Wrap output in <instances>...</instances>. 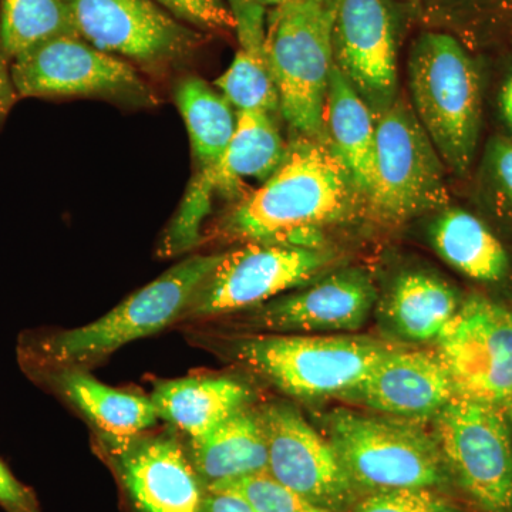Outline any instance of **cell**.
Returning a JSON list of instances; mask_svg holds the SVG:
<instances>
[{
  "label": "cell",
  "mask_w": 512,
  "mask_h": 512,
  "mask_svg": "<svg viewBox=\"0 0 512 512\" xmlns=\"http://www.w3.org/2000/svg\"><path fill=\"white\" fill-rule=\"evenodd\" d=\"M339 399L384 416L419 421L433 420L454 392L436 353L394 346Z\"/></svg>",
  "instance_id": "obj_17"
},
{
  "label": "cell",
  "mask_w": 512,
  "mask_h": 512,
  "mask_svg": "<svg viewBox=\"0 0 512 512\" xmlns=\"http://www.w3.org/2000/svg\"><path fill=\"white\" fill-rule=\"evenodd\" d=\"M185 25L202 33L235 32L227 0H154Z\"/></svg>",
  "instance_id": "obj_32"
},
{
  "label": "cell",
  "mask_w": 512,
  "mask_h": 512,
  "mask_svg": "<svg viewBox=\"0 0 512 512\" xmlns=\"http://www.w3.org/2000/svg\"><path fill=\"white\" fill-rule=\"evenodd\" d=\"M204 511L256 512L241 494L227 488H205Z\"/></svg>",
  "instance_id": "obj_34"
},
{
  "label": "cell",
  "mask_w": 512,
  "mask_h": 512,
  "mask_svg": "<svg viewBox=\"0 0 512 512\" xmlns=\"http://www.w3.org/2000/svg\"><path fill=\"white\" fill-rule=\"evenodd\" d=\"M175 103L190 134L197 170L221 160L237 127L234 107L200 77H187L175 87Z\"/></svg>",
  "instance_id": "obj_25"
},
{
  "label": "cell",
  "mask_w": 512,
  "mask_h": 512,
  "mask_svg": "<svg viewBox=\"0 0 512 512\" xmlns=\"http://www.w3.org/2000/svg\"><path fill=\"white\" fill-rule=\"evenodd\" d=\"M463 299L439 275L410 271L394 279L382 302L387 325L400 338L427 343L440 338Z\"/></svg>",
  "instance_id": "obj_22"
},
{
  "label": "cell",
  "mask_w": 512,
  "mask_h": 512,
  "mask_svg": "<svg viewBox=\"0 0 512 512\" xmlns=\"http://www.w3.org/2000/svg\"><path fill=\"white\" fill-rule=\"evenodd\" d=\"M437 254L467 278L481 284H501L511 272L503 242L480 218L461 208H443L431 225Z\"/></svg>",
  "instance_id": "obj_23"
},
{
  "label": "cell",
  "mask_w": 512,
  "mask_h": 512,
  "mask_svg": "<svg viewBox=\"0 0 512 512\" xmlns=\"http://www.w3.org/2000/svg\"><path fill=\"white\" fill-rule=\"evenodd\" d=\"M505 413H507L508 421H510V427H511V433H512V406L508 407V409L505 410Z\"/></svg>",
  "instance_id": "obj_39"
},
{
  "label": "cell",
  "mask_w": 512,
  "mask_h": 512,
  "mask_svg": "<svg viewBox=\"0 0 512 512\" xmlns=\"http://www.w3.org/2000/svg\"><path fill=\"white\" fill-rule=\"evenodd\" d=\"M392 348L363 336L264 333L238 340L234 353L289 396L319 400L349 392Z\"/></svg>",
  "instance_id": "obj_6"
},
{
  "label": "cell",
  "mask_w": 512,
  "mask_h": 512,
  "mask_svg": "<svg viewBox=\"0 0 512 512\" xmlns=\"http://www.w3.org/2000/svg\"><path fill=\"white\" fill-rule=\"evenodd\" d=\"M252 400L247 384L232 377H187L158 383L151 402L160 419L191 439L204 436Z\"/></svg>",
  "instance_id": "obj_20"
},
{
  "label": "cell",
  "mask_w": 512,
  "mask_h": 512,
  "mask_svg": "<svg viewBox=\"0 0 512 512\" xmlns=\"http://www.w3.org/2000/svg\"><path fill=\"white\" fill-rule=\"evenodd\" d=\"M59 386L64 396L116 443H126L157 423L151 399L114 389L76 367L63 369Z\"/></svg>",
  "instance_id": "obj_24"
},
{
  "label": "cell",
  "mask_w": 512,
  "mask_h": 512,
  "mask_svg": "<svg viewBox=\"0 0 512 512\" xmlns=\"http://www.w3.org/2000/svg\"><path fill=\"white\" fill-rule=\"evenodd\" d=\"M259 5L265 6V8H274V6L279 5V3L284 2V0H255Z\"/></svg>",
  "instance_id": "obj_37"
},
{
  "label": "cell",
  "mask_w": 512,
  "mask_h": 512,
  "mask_svg": "<svg viewBox=\"0 0 512 512\" xmlns=\"http://www.w3.org/2000/svg\"><path fill=\"white\" fill-rule=\"evenodd\" d=\"M19 99H100L128 109L160 103L138 69L76 35L33 47L10 62Z\"/></svg>",
  "instance_id": "obj_7"
},
{
  "label": "cell",
  "mask_w": 512,
  "mask_h": 512,
  "mask_svg": "<svg viewBox=\"0 0 512 512\" xmlns=\"http://www.w3.org/2000/svg\"><path fill=\"white\" fill-rule=\"evenodd\" d=\"M451 484L476 512H512V433L505 410L454 397L433 419Z\"/></svg>",
  "instance_id": "obj_9"
},
{
  "label": "cell",
  "mask_w": 512,
  "mask_h": 512,
  "mask_svg": "<svg viewBox=\"0 0 512 512\" xmlns=\"http://www.w3.org/2000/svg\"><path fill=\"white\" fill-rule=\"evenodd\" d=\"M205 488H227L235 491L241 494L256 512H330L279 483L268 471Z\"/></svg>",
  "instance_id": "obj_30"
},
{
  "label": "cell",
  "mask_w": 512,
  "mask_h": 512,
  "mask_svg": "<svg viewBox=\"0 0 512 512\" xmlns=\"http://www.w3.org/2000/svg\"><path fill=\"white\" fill-rule=\"evenodd\" d=\"M349 512H463L433 488H397L363 495Z\"/></svg>",
  "instance_id": "obj_31"
},
{
  "label": "cell",
  "mask_w": 512,
  "mask_h": 512,
  "mask_svg": "<svg viewBox=\"0 0 512 512\" xmlns=\"http://www.w3.org/2000/svg\"><path fill=\"white\" fill-rule=\"evenodd\" d=\"M191 464L205 487L231 483L268 468V444L259 412L241 410L204 436L191 439Z\"/></svg>",
  "instance_id": "obj_21"
},
{
  "label": "cell",
  "mask_w": 512,
  "mask_h": 512,
  "mask_svg": "<svg viewBox=\"0 0 512 512\" xmlns=\"http://www.w3.org/2000/svg\"><path fill=\"white\" fill-rule=\"evenodd\" d=\"M325 131L366 202L376 184V116L336 66L326 94Z\"/></svg>",
  "instance_id": "obj_19"
},
{
  "label": "cell",
  "mask_w": 512,
  "mask_h": 512,
  "mask_svg": "<svg viewBox=\"0 0 512 512\" xmlns=\"http://www.w3.org/2000/svg\"><path fill=\"white\" fill-rule=\"evenodd\" d=\"M77 35L66 0H0V53L12 62L33 47Z\"/></svg>",
  "instance_id": "obj_27"
},
{
  "label": "cell",
  "mask_w": 512,
  "mask_h": 512,
  "mask_svg": "<svg viewBox=\"0 0 512 512\" xmlns=\"http://www.w3.org/2000/svg\"><path fill=\"white\" fill-rule=\"evenodd\" d=\"M18 100V93L13 86L12 74H10V62L0 53V127L8 119L10 110Z\"/></svg>",
  "instance_id": "obj_35"
},
{
  "label": "cell",
  "mask_w": 512,
  "mask_h": 512,
  "mask_svg": "<svg viewBox=\"0 0 512 512\" xmlns=\"http://www.w3.org/2000/svg\"><path fill=\"white\" fill-rule=\"evenodd\" d=\"M120 471L140 512H204L201 480L177 441L120 443Z\"/></svg>",
  "instance_id": "obj_18"
},
{
  "label": "cell",
  "mask_w": 512,
  "mask_h": 512,
  "mask_svg": "<svg viewBox=\"0 0 512 512\" xmlns=\"http://www.w3.org/2000/svg\"><path fill=\"white\" fill-rule=\"evenodd\" d=\"M416 10L470 49L512 42V0H417Z\"/></svg>",
  "instance_id": "obj_26"
},
{
  "label": "cell",
  "mask_w": 512,
  "mask_h": 512,
  "mask_svg": "<svg viewBox=\"0 0 512 512\" xmlns=\"http://www.w3.org/2000/svg\"><path fill=\"white\" fill-rule=\"evenodd\" d=\"M214 86L238 113L261 111L272 116L281 113L278 89L266 53L238 49L234 60L215 80Z\"/></svg>",
  "instance_id": "obj_28"
},
{
  "label": "cell",
  "mask_w": 512,
  "mask_h": 512,
  "mask_svg": "<svg viewBox=\"0 0 512 512\" xmlns=\"http://www.w3.org/2000/svg\"><path fill=\"white\" fill-rule=\"evenodd\" d=\"M439 153L402 96L376 117V184L365 204L376 221L400 225L448 204Z\"/></svg>",
  "instance_id": "obj_8"
},
{
  "label": "cell",
  "mask_w": 512,
  "mask_h": 512,
  "mask_svg": "<svg viewBox=\"0 0 512 512\" xmlns=\"http://www.w3.org/2000/svg\"><path fill=\"white\" fill-rule=\"evenodd\" d=\"M409 84L414 113L441 161L458 177H466L483 126L480 60L451 33L423 32L410 50Z\"/></svg>",
  "instance_id": "obj_2"
},
{
  "label": "cell",
  "mask_w": 512,
  "mask_h": 512,
  "mask_svg": "<svg viewBox=\"0 0 512 512\" xmlns=\"http://www.w3.org/2000/svg\"><path fill=\"white\" fill-rule=\"evenodd\" d=\"M0 505L9 512H39L36 498L0 461Z\"/></svg>",
  "instance_id": "obj_33"
},
{
  "label": "cell",
  "mask_w": 512,
  "mask_h": 512,
  "mask_svg": "<svg viewBox=\"0 0 512 512\" xmlns=\"http://www.w3.org/2000/svg\"><path fill=\"white\" fill-rule=\"evenodd\" d=\"M436 356L454 397L507 410L512 406V309L474 293L436 340Z\"/></svg>",
  "instance_id": "obj_10"
},
{
  "label": "cell",
  "mask_w": 512,
  "mask_h": 512,
  "mask_svg": "<svg viewBox=\"0 0 512 512\" xmlns=\"http://www.w3.org/2000/svg\"><path fill=\"white\" fill-rule=\"evenodd\" d=\"M497 104L501 120L508 130V137L512 138V62L498 87Z\"/></svg>",
  "instance_id": "obj_36"
},
{
  "label": "cell",
  "mask_w": 512,
  "mask_h": 512,
  "mask_svg": "<svg viewBox=\"0 0 512 512\" xmlns=\"http://www.w3.org/2000/svg\"><path fill=\"white\" fill-rule=\"evenodd\" d=\"M322 427L360 497L453 485L436 439L416 421L338 407L323 414Z\"/></svg>",
  "instance_id": "obj_3"
},
{
  "label": "cell",
  "mask_w": 512,
  "mask_h": 512,
  "mask_svg": "<svg viewBox=\"0 0 512 512\" xmlns=\"http://www.w3.org/2000/svg\"><path fill=\"white\" fill-rule=\"evenodd\" d=\"M332 259L333 255L322 248L247 242L237 251L222 252L220 262L195 293L184 318L255 308L311 284Z\"/></svg>",
  "instance_id": "obj_12"
},
{
  "label": "cell",
  "mask_w": 512,
  "mask_h": 512,
  "mask_svg": "<svg viewBox=\"0 0 512 512\" xmlns=\"http://www.w3.org/2000/svg\"><path fill=\"white\" fill-rule=\"evenodd\" d=\"M335 8L336 0H284L266 16V59L281 116L295 136L326 141Z\"/></svg>",
  "instance_id": "obj_4"
},
{
  "label": "cell",
  "mask_w": 512,
  "mask_h": 512,
  "mask_svg": "<svg viewBox=\"0 0 512 512\" xmlns=\"http://www.w3.org/2000/svg\"><path fill=\"white\" fill-rule=\"evenodd\" d=\"M402 6L406 5L399 0H336L335 66L376 117L400 96L397 52L404 22Z\"/></svg>",
  "instance_id": "obj_13"
},
{
  "label": "cell",
  "mask_w": 512,
  "mask_h": 512,
  "mask_svg": "<svg viewBox=\"0 0 512 512\" xmlns=\"http://www.w3.org/2000/svg\"><path fill=\"white\" fill-rule=\"evenodd\" d=\"M77 35L143 72L161 74L190 62L202 43L154 0H66Z\"/></svg>",
  "instance_id": "obj_11"
},
{
  "label": "cell",
  "mask_w": 512,
  "mask_h": 512,
  "mask_svg": "<svg viewBox=\"0 0 512 512\" xmlns=\"http://www.w3.org/2000/svg\"><path fill=\"white\" fill-rule=\"evenodd\" d=\"M360 200L365 198L329 144L296 136L278 170L241 198L221 231L239 241L320 248L322 228L350 220Z\"/></svg>",
  "instance_id": "obj_1"
},
{
  "label": "cell",
  "mask_w": 512,
  "mask_h": 512,
  "mask_svg": "<svg viewBox=\"0 0 512 512\" xmlns=\"http://www.w3.org/2000/svg\"><path fill=\"white\" fill-rule=\"evenodd\" d=\"M221 256H190L100 319L43 340L36 352L39 365L72 369L110 355L134 340L161 332L175 320L184 318L195 293L214 271Z\"/></svg>",
  "instance_id": "obj_5"
},
{
  "label": "cell",
  "mask_w": 512,
  "mask_h": 512,
  "mask_svg": "<svg viewBox=\"0 0 512 512\" xmlns=\"http://www.w3.org/2000/svg\"><path fill=\"white\" fill-rule=\"evenodd\" d=\"M478 187L490 207L500 217L512 221V138L497 134L488 140Z\"/></svg>",
  "instance_id": "obj_29"
},
{
  "label": "cell",
  "mask_w": 512,
  "mask_h": 512,
  "mask_svg": "<svg viewBox=\"0 0 512 512\" xmlns=\"http://www.w3.org/2000/svg\"><path fill=\"white\" fill-rule=\"evenodd\" d=\"M403 5L410 6V8L416 9L417 0H399Z\"/></svg>",
  "instance_id": "obj_38"
},
{
  "label": "cell",
  "mask_w": 512,
  "mask_h": 512,
  "mask_svg": "<svg viewBox=\"0 0 512 512\" xmlns=\"http://www.w3.org/2000/svg\"><path fill=\"white\" fill-rule=\"evenodd\" d=\"M376 299L365 269L348 268L255 306L244 319L268 333L352 332L365 325Z\"/></svg>",
  "instance_id": "obj_16"
},
{
  "label": "cell",
  "mask_w": 512,
  "mask_h": 512,
  "mask_svg": "<svg viewBox=\"0 0 512 512\" xmlns=\"http://www.w3.org/2000/svg\"><path fill=\"white\" fill-rule=\"evenodd\" d=\"M286 150L288 144L272 114L238 113L234 136L221 160L192 175L180 210L171 221L174 231L184 238H197L215 194L237 197L248 178L265 183L284 161Z\"/></svg>",
  "instance_id": "obj_15"
},
{
  "label": "cell",
  "mask_w": 512,
  "mask_h": 512,
  "mask_svg": "<svg viewBox=\"0 0 512 512\" xmlns=\"http://www.w3.org/2000/svg\"><path fill=\"white\" fill-rule=\"evenodd\" d=\"M268 444V471L279 483L330 512H349L359 501L355 487L325 434L288 403L259 410Z\"/></svg>",
  "instance_id": "obj_14"
}]
</instances>
